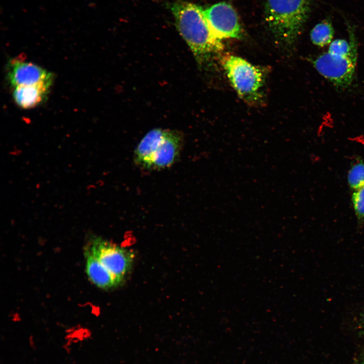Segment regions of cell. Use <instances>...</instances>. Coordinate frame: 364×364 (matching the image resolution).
I'll list each match as a JSON object with an SVG mask.
<instances>
[{
  "mask_svg": "<svg viewBox=\"0 0 364 364\" xmlns=\"http://www.w3.org/2000/svg\"><path fill=\"white\" fill-rule=\"evenodd\" d=\"M176 27L200 65L209 62L222 51L221 40L211 30L203 10L189 2H177L170 6Z\"/></svg>",
  "mask_w": 364,
  "mask_h": 364,
  "instance_id": "1",
  "label": "cell"
},
{
  "mask_svg": "<svg viewBox=\"0 0 364 364\" xmlns=\"http://www.w3.org/2000/svg\"><path fill=\"white\" fill-rule=\"evenodd\" d=\"M349 40L336 39L327 52L310 60L316 71L335 86L345 89L351 85L355 75L357 41L353 29L348 26Z\"/></svg>",
  "mask_w": 364,
  "mask_h": 364,
  "instance_id": "2",
  "label": "cell"
},
{
  "mask_svg": "<svg viewBox=\"0 0 364 364\" xmlns=\"http://www.w3.org/2000/svg\"><path fill=\"white\" fill-rule=\"evenodd\" d=\"M310 0H266L265 20L270 31L280 43H294L306 22Z\"/></svg>",
  "mask_w": 364,
  "mask_h": 364,
  "instance_id": "3",
  "label": "cell"
},
{
  "mask_svg": "<svg viewBox=\"0 0 364 364\" xmlns=\"http://www.w3.org/2000/svg\"><path fill=\"white\" fill-rule=\"evenodd\" d=\"M182 134L178 131L155 128L142 139L134 152L135 162L148 170L169 167L179 157L183 144Z\"/></svg>",
  "mask_w": 364,
  "mask_h": 364,
  "instance_id": "4",
  "label": "cell"
},
{
  "mask_svg": "<svg viewBox=\"0 0 364 364\" xmlns=\"http://www.w3.org/2000/svg\"><path fill=\"white\" fill-rule=\"evenodd\" d=\"M220 61L239 97L251 105L260 102L263 97L262 90L265 79L264 70L232 55L223 56Z\"/></svg>",
  "mask_w": 364,
  "mask_h": 364,
  "instance_id": "5",
  "label": "cell"
},
{
  "mask_svg": "<svg viewBox=\"0 0 364 364\" xmlns=\"http://www.w3.org/2000/svg\"><path fill=\"white\" fill-rule=\"evenodd\" d=\"M88 249L111 274L118 285L131 266L133 252L100 238L93 239Z\"/></svg>",
  "mask_w": 364,
  "mask_h": 364,
  "instance_id": "6",
  "label": "cell"
},
{
  "mask_svg": "<svg viewBox=\"0 0 364 364\" xmlns=\"http://www.w3.org/2000/svg\"><path fill=\"white\" fill-rule=\"evenodd\" d=\"M209 26L219 39H239L242 36L238 15L229 4L220 2L204 10Z\"/></svg>",
  "mask_w": 364,
  "mask_h": 364,
  "instance_id": "7",
  "label": "cell"
},
{
  "mask_svg": "<svg viewBox=\"0 0 364 364\" xmlns=\"http://www.w3.org/2000/svg\"><path fill=\"white\" fill-rule=\"evenodd\" d=\"M7 77L14 88L54 80L53 74L47 70L33 63L17 59L9 62Z\"/></svg>",
  "mask_w": 364,
  "mask_h": 364,
  "instance_id": "8",
  "label": "cell"
},
{
  "mask_svg": "<svg viewBox=\"0 0 364 364\" xmlns=\"http://www.w3.org/2000/svg\"><path fill=\"white\" fill-rule=\"evenodd\" d=\"M53 80L37 84L14 88L13 97L16 104L23 109H30L39 105L47 98Z\"/></svg>",
  "mask_w": 364,
  "mask_h": 364,
  "instance_id": "9",
  "label": "cell"
},
{
  "mask_svg": "<svg viewBox=\"0 0 364 364\" xmlns=\"http://www.w3.org/2000/svg\"><path fill=\"white\" fill-rule=\"evenodd\" d=\"M86 272L90 280L97 287L109 289L117 284L111 274L87 249L85 251Z\"/></svg>",
  "mask_w": 364,
  "mask_h": 364,
  "instance_id": "10",
  "label": "cell"
},
{
  "mask_svg": "<svg viewBox=\"0 0 364 364\" xmlns=\"http://www.w3.org/2000/svg\"><path fill=\"white\" fill-rule=\"evenodd\" d=\"M334 30L330 18L317 23L312 28L310 36L312 42L318 47H324L332 41Z\"/></svg>",
  "mask_w": 364,
  "mask_h": 364,
  "instance_id": "11",
  "label": "cell"
},
{
  "mask_svg": "<svg viewBox=\"0 0 364 364\" xmlns=\"http://www.w3.org/2000/svg\"><path fill=\"white\" fill-rule=\"evenodd\" d=\"M349 187L353 191L364 187V162L358 160L350 166L347 174Z\"/></svg>",
  "mask_w": 364,
  "mask_h": 364,
  "instance_id": "12",
  "label": "cell"
},
{
  "mask_svg": "<svg viewBox=\"0 0 364 364\" xmlns=\"http://www.w3.org/2000/svg\"><path fill=\"white\" fill-rule=\"evenodd\" d=\"M352 203L355 214L359 220L364 218V187L353 191Z\"/></svg>",
  "mask_w": 364,
  "mask_h": 364,
  "instance_id": "13",
  "label": "cell"
},
{
  "mask_svg": "<svg viewBox=\"0 0 364 364\" xmlns=\"http://www.w3.org/2000/svg\"><path fill=\"white\" fill-rule=\"evenodd\" d=\"M360 364H364V361H363L362 362H361V363H360Z\"/></svg>",
  "mask_w": 364,
  "mask_h": 364,
  "instance_id": "14",
  "label": "cell"
}]
</instances>
